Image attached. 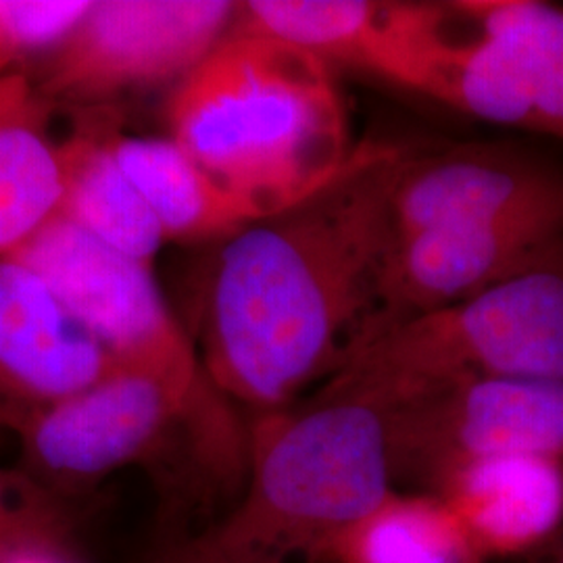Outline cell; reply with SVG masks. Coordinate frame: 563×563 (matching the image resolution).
<instances>
[{"mask_svg":"<svg viewBox=\"0 0 563 563\" xmlns=\"http://www.w3.org/2000/svg\"><path fill=\"white\" fill-rule=\"evenodd\" d=\"M409 146L363 142L301 201L223 239L201 309L202 367L223 397L284 409L367 342L397 241L393 188Z\"/></svg>","mask_w":563,"mask_h":563,"instance_id":"1","label":"cell"},{"mask_svg":"<svg viewBox=\"0 0 563 563\" xmlns=\"http://www.w3.org/2000/svg\"><path fill=\"white\" fill-rule=\"evenodd\" d=\"M167 125L213 178L274 211L334 178L357 148L332 65L236 23L172 88Z\"/></svg>","mask_w":563,"mask_h":563,"instance_id":"2","label":"cell"},{"mask_svg":"<svg viewBox=\"0 0 563 563\" xmlns=\"http://www.w3.org/2000/svg\"><path fill=\"white\" fill-rule=\"evenodd\" d=\"M393 411L320 388L301 407L257 413L246 434V490L197 543L230 560H320L342 530L397 490Z\"/></svg>","mask_w":563,"mask_h":563,"instance_id":"3","label":"cell"},{"mask_svg":"<svg viewBox=\"0 0 563 563\" xmlns=\"http://www.w3.org/2000/svg\"><path fill=\"white\" fill-rule=\"evenodd\" d=\"M470 378L563 380V241L481 295L388 330L323 388L399 407Z\"/></svg>","mask_w":563,"mask_h":563,"instance_id":"4","label":"cell"},{"mask_svg":"<svg viewBox=\"0 0 563 563\" xmlns=\"http://www.w3.org/2000/svg\"><path fill=\"white\" fill-rule=\"evenodd\" d=\"M9 257L32 267L113 362L159 378L205 422L239 439L223 395L165 301L153 265L121 255L60 218Z\"/></svg>","mask_w":563,"mask_h":563,"instance_id":"5","label":"cell"},{"mask_svg":"<svg viewBox=\"0 0 563 563\" xmlns=\"http://www.w3.org/2000/svg\"><path fill=\"white\" fill-rule=\"evenodd\" d=\"M178 426L216 467L246 465V441L209 426L159 378L123 365L60 401L9 418L4 430L18 434L32 476L48 488H78L151 460Z\"/></svg>","mask_w":563,"mask_h":563,"instance_id":"6","label":"cell"},{"mask_svg":"<svg viewBox=\"0 0 563 563\" xmlns=\"http://www.w3.org/2000/svg\"><path fill=\"white\" fill-rule=\"evenodd\" d=\"M241 2L92 0L46 57L44 101L99 104L186 78L232 30Z\"/></svg>","mask_w":563,"mask_h":563,"instance_id":"7","label":"cell"},{"mask_svg":"<svg viewBox=\"0 0 563 563\" xmlns=\"http://www.w3.org/2000/svg\"><path fill=\"white\" fill-rule=\"evenodd\" d=\"M490 457L563 462V380L470 378L395 407V481L428 493L455 467Z\"/></svg>","mask_w":563,"mask_h":563,"instance_id":"8","label":"cell"},{"mask_svg":"<svg viewBox=\"0 0 563 563\" xmlns=\"http://www.w3.org/2000/svg\"><path fill=\"white\" fill-rule=\"evenodd\" d=\"M453 7L384 0H249L236 25L292 42L437 101L444 60L457 41Z\"/></svg>","mask_w":563,"mask_h":563,"instance_id":"9","label":"cell"},{"mask_svg":"<svg viewBox=\"0 0 563 563\" xmlns=\"http://www.w3.org/2000/svg\"><path fill=\"white\" fill-rule=\"evenodd\" d=\"M562 241L563 209L397 236L384 262L363 346L401 323L481 295Z\"/></svg>","mask_w":563,"mask_h":563,"instance_id":"10","label":"cell"},{"mask_svg":"<svg viewBox=\"0 0 563 563\" xmlns=\"http://www.w3.org/2000/svg\"><path fill=\"white\" fill-rule=\"evenodd\" d=\"M390 205L397 236L563 209V172L490 144L409 148Z\"/></svg>","mask_w":563,"mask_h":563,"instance_id":"11","label":"cell"},{"mask_svg":"<svg viewBox=\"0 0 563 563\" xmlns=\"http://www.w3.org/2000/svg\"><path fill=\"white\" fill-rule=\"evenodd\" d=\"M118 363L25 263L0 257V420L60 401Z\"/></svg>","mask_w":563,"mask_h":563,"instance_id":"12","label":"cell"},{"mask_svg":"<svg viewBox=\"0 0 563 563\" xmlns=\"http://www.w3.org/2000/svg\"><path fill=\"white\" fill-rule=\"evenodd\" d=\"M428 493L449 507L486 562L537 553L563 530V462L558 460L465 463Z\"/></svg>","mask_w":563,"mask_h":563,"instance_id":"13","label":"cell"},{"mask_svg":"<svg viewBox=\"0 0 563 563\" xmlns=\"http://www.w3.org/2000/svg\"><path fill=\"white\" fill-rule=\"evenodd\" d=\"M107 136L167 242L223 241L278 213L213 178L169 136H128L111 128Z\"/></svg>","mask_w":563,"mask_h":563,"instance_id":"14","label":"cell"},{"mask_svg":"<svg viewBox=\"0 0 563 563\" xmlns=\"http://www.w3.org/2000/svg\"><path fill=\"white\" fill-rule=\"evenodd\" d=\"M109 128L78 130L59 142L60 220L136 262L153 265L165 244L162 225L109 144Z\"/></svg>","mask_w":563,"mask_h":563,"instance_id":"15","label":"cell"},{"mask_svg":"<svg viewBox=\"0 0 563 563\" xmlns=\"http://www.w3.org/2000/svg\"><path fill=\"white\" fill-rule=\"evenodd\" d=\"M51 102L34 92L0 113V257L59 216L63 163L48 136Z\"/></svg>","mask_w":563,"mask_h":563,"instance_id":"16","label":"cell"},{"mask_svg":"<svg viewBox=\"0 0 563 563\" xmlns=\"http://www.w3.org/2000/svg\"><path fill=\"white\" fill-rule=\"evenodd\" d=\"M330 563H486L462 523L432 493L399 488L342 530L320 555Z\"/></svg>","mask_w":563,"mask_h":563,"instance_id":"17","label":"cell"},{"mask_svg":"<svg viewBox=\"0 0 563 563\" xmlns=\"http://www.w3.org/2000/svg\"><path fill=\"white\" fill-rule=\"evenodd\" d=\"M514 63L532 101L563 141V7L541 0L455 2Z\"/></svg>","mask_w":563,"mask_h":563,"instance_id":"18","label":"cell"},{"mask_svg":"<svg viewBox=\"0 0 563 563\" xmlns=\"http://www.w3.org/2000/svg\"><path fill=\"white\" fill-rule=\"evenodd\" d=\"M470 25L472 34L457 36L446 55L437 101L478 120L551 136L514 63L472 21Z\"/></svg>","mask_w":563,"mask_h":563,"instance_id":"19","label":"cell"},{"mask_svg":"<svg viewBox=\"0 0 563 563\" xmlns=\"http://www.w3.org/2000/svg\"><path fill=\"white\" fill-rule=\"evenodd\" d=\"M92 0H0V80L21 60L51 55Z\"/></svg>","mask_w":563,"mask_h":563,"instance_id":"20","label":"cell"},{"mask_svg":"<svg viewBox=\"0 0 563 563\" xmlns=\"http://www.w3.org/2000/svg\"><path fill=\"white\" fill-rule=\"evenodd\" d=\"M27 534H67L59 501L27 470L0 467V544Z\"/></svg>","mask_w":563,"mask_h":563,"instance_id":"21","label":"cell"},{"mask_svg":"<svg viewBox=\"0 0 563 563\" xmlns=\"http://www.w3.org/2000/svg\"><path fill=\"white\" fill-rule=\"evenodd\" d=\"M0 563H84L65 534H27L0 544Z\"/></svg>","mask_w":563,"mask_h":563,"instance_id":"22","label":"cell"},{"mask_svg":"<svg viewBox=\"0 0 563 563\" xmlns=\"http://www.w3.org/2000/svg\"><path fill=\"white\" fill-rule=\"evenodd\" d=\"M34 92L32 81L27 80L21 74H13L9 78L0 80V113L9 111L11 107H15L18 102L27 99Z\"/></svg>","mask_w":563,"mask_h":563,"instance_id":"23","label":"cell"},{"mask_svg":"<svg viewBox=\"0 0 563 563\" xmlns=\"http://www.w3.org/2000/svg\"><path fill=\"white\" fill-rule=\"evenodd\" d=\"M163 563H265V562H246V560H230V558H222L216 555L207 549H202L201 544L197 541L184 544L176 553H172Z\"/></svg>","mask_w":563,"mask_h":563,"instance_id":"24","label":"cell"},{"mask_svg":"<svg viewBox=\"0 0 563 563\" xmlns=\"http://www.w3.org/2000/svg\"><path fill=\"white\" fill-rule=\"evenodd\" d=\"M532 563H563V547H560L558 551H553L551 555H547V558H541V560H537V562Z\"/></svg>","mask_w":563,"mask_h":563,"instance_id":"25","label":"cell"},{"mask_svg":"<svg viewBox=\"0 0 563 563\" xmlns=\"http://www.w3.org/2000/svg\"><path fill=\"white\" fill-rule=\"evenodd\" d=\"M0 430H2V420H0Z\"/></svg>","mask_w":563,"mask_h":563,"instance_id":"26","label":"cell"}]
</instances>
